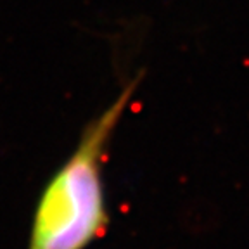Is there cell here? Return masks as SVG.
<instances>
[{"label":"cell","mask_w":249,"mask_h":249,"mask_svg":"<svg viewBox=\"0 0 249 249\" xmlns=\"http://www.w3.org/2000/svg\"><path fill=\"white\" fill-rule=\"evenodd\" d=\"M137 85L139 80L130 81L85 126L71 156L47 180L33 211L28 249H87L108 233L106 156Z\"/></svg>","instance_id":"6da1fadb"}]
</instances>
